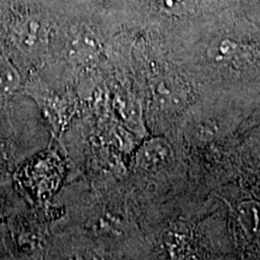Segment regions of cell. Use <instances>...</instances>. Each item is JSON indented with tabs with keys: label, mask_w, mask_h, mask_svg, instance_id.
<instances>
[{
	"label": "cell",
	"mask_w": 260,
	"mask_h": 260,
	"mask_svg": "<svg viewBox=\"0 0 260 260\" xmlns=\"http://www.w3.org/2000/svg\"><path fill=\"white\" fill-rule=\"evenodd\" d=\"M15 41L24 51H34L44 44L47 37V29L42 21L35 16L21 17L12 27Z\"/></svg>",
	"instance_id": "cell-2"
},
{
	"label": "cell",
	"mask_w": 260,
	"mask_h": 260,
	"mask_svg": "<svg viewBox=\"0 0 260 260\" xmlns=\"http://www.w3.org/2000/svg\"><path fill=\"white\" fill-rule=\"evenodd\" d=\"M159 5L165 12L171 15H186L194 11L195 0H159Z\"/></svg>",
	"instance_id": "cell-6"
},
{
	"label": "cell",
	"mask_w": 260,
	"mask_h": 260,
	"mask_svg": "<svg viewBox=\"0 0 260 260\" xmlns=\"http://www.w3.org/2000/svg\"><path fill=\"white\" fill-rule=\"evenodd\" d=\"M18 83L19 76L14 67L6 60H0V94L11 93Z\"/></svg>",
	"instance_id": "cell-5"
},
{
	"label": "cell",
	"mask_w": 260,
	"mask_h": 260,
	"mask_svg": "<svg viewBox=\"0 0 260 260\" xmlns=\"http://www.w3.org/2000/svg\"><path fill=\"white\" fill-rule=\"evenodd\" d=\"M164 247L172 258L178 259L184 254V249L187 248V233L184 229L172 228L162 237Z\"/></svg>",
	"instance_id": "cell-4"
},
{
	"label": "cell",
	"mask_w": 260,
	"mask_h": 260,
	"mask_svg": "<svg viewBox=\"0 0 260 260\" xmlns=\"http://www.w3.org/2000/svg\"><path fill=\"white\" fill-rule=\"evenodd\" d=\"M172 148L165 140L155 138L148 140L136 154V165L141 170L155 172L165 168L172 159Z\"/></svg>",
	"instance_id": "cell-1"
},
{
	"label": "cell",
	"mask_w": 260,
	"mask_h": 260,
	"mask_svg": "<svg viewBox=\"0 0 260 260\" xmlns=\"http://www.w3.org/2000/svg\"><path fill=\"white\" fill-rule=\"evenodd\" d=\"M237 216L241 226L249 235H253L260 229V205L258 203H242L237 209Z\"/></svg>",
	"instance_id": "cell-3"
}]
</instances>
